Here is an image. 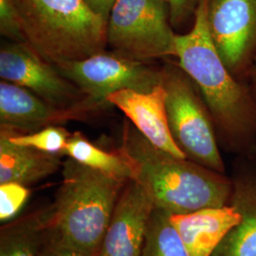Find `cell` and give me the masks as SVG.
<instances>
[{
  "instance_id": "obj_1",
  "label": "cell",
  "mask_w": 256,
  "mask_h": 256,
  "mask_svg": "<svg viewBox=\"0 0 256 256\" xmlns=\"http://www.w3.org/2000/svg\"><path fill=\"white\" fill-rule=\"evenodd\" d=\"M208 0H200L191 30L174 36L178 64L210 110L220 146L238 156L256 155V99L224 63L210 36Z\"/></svg>"
},
{
  "instance_id": "obj_2",
  "label": "cell",
  "mask_w": 256,
  "mask_h": 256,
  "mask_svg": "<svg viewBox=\"0 0 256 256\" xmlns=\"http://www.w3.org/2000/svg\"><path fill=\"white\" fill-rule=\"evenodd\" d=\"M118 150L131 166L132 180L146 191L156 209L178 214L230 203V176L160 150L131 122L124 124Z\"/></svg>"
},
{
  "instance_id": "obj_3",
  "label": "cell",
  "mask_w": 256,
  "mask_h": 256,
  "mask_svg": "<svg viewBox=\"0 0 256 256\" xmlns=\"http://www.w3.org/2000/svg\"><path fill=\"white\" fill-rule=\"evenodd\" d=\"M126 183L68 158L62 165V182L50 205L48 236L98 254Z\"/></svg>"
},
{
  "instance_id": "obj_4",
  "label": "cell",
  "mask_w": 256,
  "mask_h": 256,
  "mask_svg": "<svg viewBox=\"0 0 256 256\" xmlns=\"http://www.w3.org/2000/svg\"><path fill=\"white\" fill-rule=\"evenodd\" d=\"M26 43L50 64L104 52L108 22L84 0H14Z\"/></svg>"
},
{
  "instance_id": "obj_5",
  "label": "cell",
  "mask_w": 256,
  "mask_h": 256,
  "mask_svg": "<svg viewBox=\"0 0 256 256\" xmlns=\"http://www.w3.org/2000/svg\"><path fill=\"white\" fill-rule=\"evenodd\" d=\"M160 70L169 128L176 144L186 158L226 174L216 126L198 88L174 61H167Z\"/></svg>"
},
{
  "instance_id": "obj_6",
  "label": "cell",
  "mask_w": 256,
  "mask_h": 256,
  "mask_svg": "<svg viewBox=\"0 0 256 256\" xmlns=\"http://www.w3.org/2000/svg\"><path fill=\"white\" fill-rule=\"evenodd\" d=\"M174 36L164 0H116L106 24L114 52L147 63L174 57Z\"/></svg>"
},
{
  "instance_id": "obj_7",
  "label": "cell",
  "mask_w": 256,
  "mask_h": 256,
  "mask_svg": "<svg viewBox=\"0 0 256 256\" xmlns=\"http://www.w3.org/2000/svg\"><path fill=\"white\" fill-rule=\"evenodd\" d=\"M54 66L86 98L104 106H110L106 98L114 92L122 90L150 92L162 84L160 70L114 52H102L82 60Z\"/></svg>"
},
{
  "instance_id": "obj_8",
  "label": "cell",
  "mask_w": 256,
  "mask_h": 256,
  "mask_svg": "<svg viewBox=\"0 0 256 256\" xmlns=\"http://www.w3.org/2000/svg\"><path fill=\"white\" fill-rule=\"evenodd\" d=\"M207 16L222 60L245 82L256 55V0H208Z\"/></svg>"
},
{
  "instance_id": "obj_9",
  "label": "cell",
  "mask_w": 256,
  "mask_h": 256,
  "mask_svg": "<svg viewBox=\"0 0 256 256\" xmlns=\"http://www.w3.org/2000/svg\"><path fill=\"white\" fill-rule=\"evenodd\" d=\"M0 77L34 93L57 108H70L86 97L74 82L68 80L24 42L3 43L0 50Z\"/></svg>"
},
{
  "instance_id": "obj_10",
  "label": "cell",
  "mask_w": 256,
  "mask_h": 256,
  "mask_svg": "<svg viewBox=\"0 0 256 256\" xmlns=\"http://www.w3.org/2000/svg\"><path fill=\"white\" fill-rule=\"evenodd\" d=\"M104 108L88 98L70 108H57L18 84L0 82L1 128L20 134L84 118L90 112Z\"/></svg>"
},
{
  "instance_id": "obj_11",
  "label": "cell",
  "mask_w": 256,
  "mask_h": 256,
  "mask_svg": "<svg viewBox=\"0 0 256 256\" xmlns=\"http://www.w3.org/2000/svg\"><path fill=\"white\" fill-rule=\"evenodd\" d=\"M154 209L146 191L129 180L120 192L98 256H140Z\"/></svg>"
},
{
  "instance_id": "obj_12",
  "label": "cell",
  "mask_w": 256,
  "mask_h": 256,
  "mask_svg": "<svg viewBox=\"0 0 256 256\" xmlns=\"http://www.w3.org/2000/svg\"><path fill=\"white\" fill-rule=\"evenodd\" d=\"M106 101L118 108L138 131L154 146L174 156L186 158L172 137L166 110V92L162 84L150 92L122 90Z\"/></svg>"
},
{
  "instance_id": "obj_13",
  "label": "cell",
  "mask_w": 256,
  "mask_h": 256,
  "mask_svg": "<svg viewBox=\"0 0 256 256\" xmlns=\"http://www.w3.org/2000/svg\"><path fill=\"white\" fill-rule=\"evenodd\" d=\"M230 180L240 218L212 256H256V155L238 156Z\"/></svg>"
},
{
  "instance_id": "obj_14",
  "label": "cell",
  "mask_w": 256,
  "mask_h": 256,
  "mask_svg": "<svg viewBox=\"0 0 256 256\" xmlns=\"http://www.w3.org/2000/svg\"><path fill=\"white\" fill-rule=\"evenodd\" d=\"M240 218L232 204L170 214L189 256H212Z\"/></svg>"
},
{
  "instance_id": "obj_15",
  "label": "cell",
  "mask_w": 256,
  "mask_h": 256,
  "mask_svg": "<svg viewBox=\"0 0 256 256\" xmlns=\"http://www.w3.org/2000/svg\"><path fill=\"white\" fill-rule=\"evenodd\" d=\"M60 156L16 144L7 132L0 129V183L28 186L38 182L60 169L63 165Z\"/></svg>"
},
{
  "instance_id": "obj_16",
  "label": "cell",
  "mask_w": 256,
  "mask_h": 256,
  "mask_svg": "<svg viewBox=\"0 0 256 256\" xmlns=\"http://www.w3.org/2000/svg\"><path fill=\"white\" fill-rule=\"evenodd\" d=\"M50 206L10 220L0 230V256H40L48 236Z\"/></svg>"
},
{
  "instance_id": "obj_17",
  "label": "cell",
  "mask_w": 256,
  "mask_h": 256,
  "mask_svg": "<svg viewBox=\"0 0 256 256\" xmlns=\"http://www.w3.org/2000/svg\"><path fill=\"white\" fill-rule=\"evenodd\" d=\"M64 156L93 170L128 182L133 178V172L128 160L119 150L108 152L96 146L80 132L70 134Z\"/></svg>"
},
{
  "instance_id": "obj_18",
  "label": "cell",
  "mask_w": 256,
  "mask_h": 256,
  "mask_svg": "<svg viewBox=\"0 0 256 256\" xmlns=\"http://www.w3.org/2000/svg\"><path fill=\"white\" fill-rule=\"evenodd\" d=\"M140 256H189L170 214L155 208L148 223Z\"/></svg>"
},
{
  "instance_id": "obj_19",
  "label": "cell",
  "mask_w": 256,
  "mask_h": 256,
  "mask_svg": "<svg viewBox=\"0 0 256 256\" xmlns=\"http://www.w3.org/2000/svg\"><path fill=\"white\" fill-rule=\"evenodd\" d=\"M7 132L10 140L22 146L32 147L39 151L64 156V149L70 133L62 126H52L32 133L20 134L8 128H1Z\"/></svg>"
},
{
  "instance_id": "obj_20",
  "label": "cell",
  "mask_w": 256,
  "mask_h": 256,
  "mask_svg": "<svg viewBox=\"0 0 256 256\" xmlns=\"http://www.w3.org/2000/svg\"><path fill=\"white\" fill-rule=\"evenodd\" d=\"M30 196L27 186L18 182L0 183V220H14Z\"/></svg>"
},
{
  "instance_id": "obj_21",
  "label": "cell",
  "mask_w": 256,
  "mask_h": 256,
  "mask_svg": "<svg viewBox=\"0 0 256 256\" xmlns=\"http://www.w3.org/2000/svg\"><path fill=\"white\" fill-rule=\"evenodd\" d=\"M0 34L12 42H24L21 19L14 0H0Z\"/></svg>"
},
{
  "instance_id": "obj_22",
  "label": "cell",
  "mask_w": 256,
  "mask_h": 256,
  "mask_svg": "<svg viewBox=\"0 0 256 256\" xmlns=\"http://www.w3.org/2000/svg\"><path fill=\"white\" fill-rule=\"evenodd\" d=\"M168 10L170 23L173 28L182 26L194 18L200 0H164Z\"/></svg>"
},
{
  "instance_id": "obj_23",
  "label": "cell",
  "mask_w": 256,
  "mask_h": 256,
  "mask_svg": "<svg viewBox=\"0 0 256 256\" xmlns=\"http://www.w3.org/2000/svg\"><path fill=\"white\" fill-rule=\"evenodd\" d=\"M40 256H98V254L66 245L48 236Z\"/></svg>"
},
{
  "instance_id": "obj_24",
  "label": "cell",
  "mask_w": 256,
  "mask_h": 256,
  "mask_svg": "<svg viewBox=\"0 0 256 256\" xmlns=\"http://www.w3.org/2000/svg\"><path fill=\"white\" fill-rule=\"evenodd\" d=\"M116 0H84L88 7L106 22Z\"/></svg>"
},
{
  "instance_id": "obj_25",
  "label": "cell",
  "mask_w": 256,
  "mask_h": 256,
  "mask_svg": "<svg viewBox=\"0 0 256 256\" xmlns=\"http://www.w3.org/2000/svg\"><path fill=\"white\" fill-rule=\"evenodd\" d=\"M245 82H247L250 90H252L256 99V55L250 66V70L248 72L247 76L245 79Z\"/></svg>"
}]
</instances>
